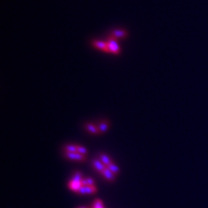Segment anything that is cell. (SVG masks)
Wrapping results in <instances>:
<instances>
[{
  "label": "cell",
  "instance_id": "obj_5",
  "mask_svg": "<svg viewBox=\"0 0 208 208\" xmlns=\"http://www.w3.org/2000/svg\"><path fill=\"white\" fill-rule=\"evenodd\" d=\"M126 35H127V32L125 30H122V29H116L112 32V36L116 39L124 38Z\"/></svg>",
  "mask_w": 208,
  "mask_h": 208
},
{
  "label": "cell",
  "instance_id": "obj_9",
  "mask_svg": "<svg viewBox=\"0 0 208 208\" xmlns=\"http://www.w3.org/2000/svg\"><path fill=\"white\" fill-rule=\"evenodd\" d=\"M108 128V123L107 121H104V122H102L100 125H99V130H100V133L102 132H105L106 130Z\"/></svg>",
  "mask_w": 208,
  "mask_h": 208
},
{
  "label": "cell",
  "instance_id": "obj_4",
  "mask_svg": "<svg viewBox=\"0 0 208 208\" xmlns=\"http://www.w3.org/2000/svg\"><path fill=\"white\" fill-rule=\"evenodd\" d=\"M92 165H93V167H95V169H96V170L99 171V172L100 173H103V170H104L106 167H107L102 162H100V160H93V161H92Z\"/></svg>",
  "mask_w": 208,
  "mask_h": 208
},
{
  "label": "cell",
  "instance_id": "obj_14",
  "mask_svg": "<svg viewBox=\"0 0 208 208\" xmlns=\"http://www.w3.org/2000/svg\"><path fill=\"white\" fill-rule=\"evenodd\" d=\"M76 160H79V161H85L86 157H84L83 155L81 154V153H76Z\"/></svg>",
  "mask_w": 208,
  "mask_h": 208
},
{
  "label": "cell",
  "instance_id": "obj_21",
  "mask_svg": "<svg viewBox=\"0 0 208 208\" xmlns=\"http://www.w3.org/2000/svg\"><path fill=\"white\" fill-rule=\"evenodd\" d=\"M80 208H85V207H80Z\"/></svg>",
  "mask_w": 208,
  "mask_h": 208
},
{
  "label": "cell",
  "instance_id": "obj_16",
  "mask_svg": "<svg viewBox=\"0 0 208 208\" xmlns=\"http://www.w3.org/2000/svg\"><path fill=\"white\" fill-rule=\"evenodd\" d=\"M77 153H81V154L84 155L87 153V150H86V149H85L84 147H83V146H77Z\"/></svg>",
  "mask_w": 208,
  "mask_h": 208
},
{
  "label": "cell",
  "instance_id": "obj_11",
  "mask_svg": "<svg viewBox=\"0 0 208 208\" xmlns=\"http://www.w3.org/2000/svg\"><path fill=\"white\" fill-rule=\"evenodd\" d=\"M66 152H71V153H77V146H66L65 147Z\"/></svg>",
  "mask_w": 208,
  "mask_h": 208
},
{
  "label": "cell",
  "instance_id": "obj_13",
  "mask_svg": "<svg viewBox=\"0 0 208 208\" xmlns=\"http://www.w3.org/2000/svg\"><path fill=\"white\" fill-rule=\"evenodd\" d=\"M102 207H103L102 201L99 199L96 200L94 202V204H93V208H102Z\"/></svg>",
  "mask_w": 208,
  "mask_h": 208
},
{
  "label": "cell",
  "instance_id": "obj_10",
  "mask_svg": "<svg viewBox=\"0 0 208 208\" xmlns=\"http://www.w3.org/2000/svg\"><path fill=\"white\" fill-rule=\"evenodd\" d=\"M107 167H108L109 169L114 174H116V173H119V167H116L113 163H111V164H110V165H109Z\"/></svg>",
  "mask_w": 208,
  "mask_h": 208
},
{
  "label": "cell",
  "instance_id": "obj_7",
  "mask_svg": "<svg viewBox=\"0 0 208 208\" xmlns=\"http://www.w3.org/2000/svg\"><path fill=\"white\" fill-rule=\"evenodd\" d=\"M100 159H101V161L102 163H103L104 165L106 166V167H108L110 164L112 163V161H111L110 160V158H109L108 157H107V155L105 154H101L100 155Z\"/></svg>",
  "mask_w": 208,
  "mask_h": 208
},
{
  "label": "cell",
  "instance_id": "obj_22",
  "mask_svg": "<svg viewBox=\"0 0 208 208\" xmlns=\"http://www.w3.org/2000/svg\"><path fill=\"white\" fill-rule=\"evenodd\" d=\"M102 208H103V207H102Z\"/></svg>",
  "mask_w": 208,
  "mask_h": 208
},
{
  "label": "cell",
  "instance_id": "obj_8",
  "mask_svg": "<svg viewBox=\"0 0 208 208\" xmlns=\"http://www.w3.org/2000/svg\"><path fill=\"white\" fill-rule=\"evenodd\" d=\"M86 127H87V130L89 132L92 133V134H100V130L99 129H97L95 126L92 124H87L86 125Z\"/></svg>",
  "mask_w": 208,
  "mask_h": 208
},
{
  "label": "cell",
  "instance_id": "obj_17",
  "mask_svg": "<svg viewBox=\"0 0 208 208\" xmlns=\"http://www.w3.org/2000/svg\"><path fill=\"white\" fill-rule=\"evenodd\" d=\"M73 180H76L77 182H81L82 180V178H81V173L80 172H77L75 173L74 177H73Z\"/></svg>",
  "mask_w": 208,
  "mask_h": 208
},
{
  "label": "cell",
  "instance_id": "obj_15",
  "mask_svg": "<svg viewBox=\"0 0 208 208\" xmlns=\"http://www.w3.org/2000/svg\"><path fill=\"white\" fill-rule=\"evenodd\" d=\"M66 157L70 160H76V153H71V152H66Z\"/></svg>",
  "mask_w": 208,
  "mask_h": 208
},
{
  "label": "cell",
  "instance_id": "obj_12",
  "mask_svg": "<svg viewBox=\"0 0 208 208\" xmlns=\"http://www.w3.org/2000/svg\"><path fill=\"white\" fill-rule=\"evenodd\" d=\"M85 187L86 194H93L96 191V188L94 186H85Z\"/></svg>",
  "mask_w": 208,
  "mask_h": 208
},
{
  "label": "cell",
  "instance_id": "obj_6",
  "mask_svg": "<svg viewBox=\"0 0 208 208\" xmlns=\"http://www.w3.org/2000/svg\"><path fill=\"white\" fill-rule=\"evenodd\" d=\"M82 186L83 185L82 183H81V182H77L74 180H71V181L69 183V187H70V189L74 190V191H76V192H78L80 188L82 187Z\"/></svg>",
  "mask_w": 208,
  "mask_h": 208
},
{
  "label": "cell",
  "instance_id": "obj_2",
  "mask_svg": "<svg viewBox=\"0 0 208 208\" xmlns=\"http://www.w3.org/2000/svg\"><path fill=\"white\" fill-rule=\"evenodd\" d=\"M92 44L94 45V46H96V48L100 49V50H103V51L105 52H110L107 43L102 41H93L92 42Z\"/></svg>",
  "mask_w": 208,
  "mask_h": 208
},
{
  "label": "cell",
  "instance_id": "obj_18",
  "mask_svg": "<svg viewBox=\"0 0 208 208\" xmlns=\"http://www.w3.org/2000/svg\"><path fill=\"white\" fill-rule=\"evenodd\" d=\"M78 193H80V194H86V187L85 186H82V187H80V190H79Z\"/></svg>",
  "mask_w": 208,
  "mask_h": 208
},
{
  "label": "cell",
  "instance_id": "obj_19",
  "mask_svg": "<svg viewBox=\"0 0 208 208\" xmlns=\"http://www.w3.org/2000/svg\"><path fill=\"white\" fill-rule=\"evenodd\" d=\"M86 182H87V186H93V183H94V181L91 178H86Z\"/></svg>",
  "mask_w": 208,
  "mask_h": 208
},
{
  "label": "cell",
  "instance_id": "obj_1",
  "mask_svg": "<svg viewBox=\"0 0 208 208\" xmlns=\"http://www.w3.org/2000/svg\"><path fill=\"white\" fill-rule=\"evenodd\" d=\"M116 38H110L109 39V41L107 42V44H108V48L110 50V52H112L113 53L118 54L119 53V47L118 46V43L116 40Z\"/></svg>",
  "mask_w": 208,
  "mask_h": 208
},
{
  "label": "cell",
  "instance_id": "obj_3",
  "mask_svg": "<svg viewBox=\"0 0 208 208\" xmlns=\"http://www.w3.org/2000/svg\"><path fill=\"white\" fill-rule=\"evenodd\" d=\"M103 175L105 176L106 179H107L108 180H110V181H113L115 180V175H114L113 173L109 169L108 167H106L105 170H103V172L102 173Z\"/></svg>",
  "mask_w": 208,
  "mask_h": 208
},
{
  "label": "cell",
  "instance_id": "obj_20",
  "mask_svg": "<svg viewBox=\"0 0 208 208\" xmlns=\"http://www.w3.org/2000/svg\"><path fill=\"white\" fill-rule=\"evenodd\" d=\"M81 183H82L83 186H87V182H86V179H83V180H81Z\"/></svg>",
  "mask_w": 208,
  "mask_h": 208
}]
</instances>
